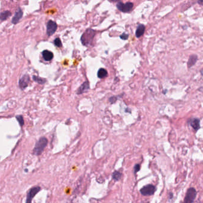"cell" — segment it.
<instances>
[{
	"label": "cell",
	"instance_id": "7",
	"mask_svg": "<svg viewBox=\"0 0 203 203\" xmlns=\"http://www.w3.org/2000/svg\"><path fill=\"white\" fill-rule=\"evenodd\" d=\"M57 29V25L55 22L49 20L47 24V35L48 36H51L56 32Z\"/></svg>",
	"mask_w": 203,
	"mask_h": 203
},
{
	"label": "cell",
	"instance_id": "22",
	"mask_svg": "<svg viewBox=\"0 0 203 203\" xmlns=\"http://www.w3.org/2000/svg\"><path fill=\"white\" fill-rule=\"evenodd\" d=\"M134 173H136L137 172H138L140 170V165L139 164H135V166H134Z\"/></svg>",
	"mask_w": 203,
	"mask_h": 203
},
{
	"label": "cell",
	"instance_id": "10",
	"mask_svg": "<svg viewBox=\"0 0 203 203\" xmlns=\"http://www.w3.org/2000/svg\"><path fill=\"white\" fill-rule=\"evenodd\" d=\"M23 16V12L20 9H18L17 12L16 13L15 16H14L13 18L12 19V23L13 24H17V23L19 22V21L20 20V19Z\"/></svg>",
	"mask_w": 203,
	"mask_h": 203
},
{
	"label": "cell",
	"instance_id": "8",
	"mask_svg": "<svg viewBox=\"0 0 203 203\" xmlns=\"http://www.w3.org/2000/svg\"><path fill=\"white\" fill-rule=\"evenodd\" d=\"M30 81V78L28 75H25L20 79L19 86L21 89H25L28 85V83Z\"/></svg>",
	"mask_w": 203,
	"mask_h": 203
},
{
	"label": "cell",
	"instance_id": "1",
	"mask_svg": "<svg viewBox=\"0 0 203 203\" xmlns=\"http://www.w3.org/2000/svg\"><path fill=\"white\" fill-rule=\"evenodd\" d=\"M94 35L95 31L91 29H88L81 36V41L82 44L85 46H88L91 44Z\"/></svg>",
	"mask_w": 203,
	"mask_h": 203
},
{
	"label": "cell",
	"instance_id": "9",
	"mask_svg": "<svg viewBox=\"0 0 203 203\" xmlns=\"http://www.w3.org/2000/svg\"><path fill=\"white\" fill-rule=\"evenodd\" d=\"M89 82H85L80 86L79 88L77 89V94L80 95L83 94V93L86 92L87 90H89Z\"/></svg>",
	"mask_w": 203,
	"mask_h": 203
},
{
	"label": "cell",
	"instance_id": "15",
	"mask_svg": "<svg viewBox=\"0 0 203 203\" xmlns=\"http://www.w3.org/2000/svg\"><path fill=\"white\" fill-rule=\"evenodd\" d=\"M108 75V72L105 69L101 68L99 70L98 72V76L99 78H104Z\"/></svg>",
	"mask_w": 203,
	"mask_h": 203
},
{
	"label": "cell",
	"instance_id": "21",
	"mask_svg": "<svg viewBox=\"0 0 203 203\" xmlns=\"http://www.w3.org/2000/svg\"><path fill=\"white\" fill-rule=\"evenodd\" d=\"M120 38L123 40H127L128 39V35L126 34L125 33H124V34H122L120 36Z\"/></svg>",
	"mask_w": 203,
	"mask_h": 203
},
{
	"label": "cell",
	"instance_id": "18",
	"mask_svg": "<svg viewBox=\"0 0 203 203\" xmlns=\"http://www.w3.org/2000/svg\"><path fill=\"white\" fill-rule=\"evenodd\" d=\"M33 79L34 81L38 82V83L39 84H43L46 82V80L45 79L39 78V77L38 76H33Z\"/></svg>",
	"mask_w": 203,
	"mask_h": 203
},
{
	"label": "cell",
	"instance_id": "5",
	"mask_svg": "<svg viewBox=\"0 0 203 203\" xmlns=\"http://www.w3.org/2000/svg\"><path fill=\"white\" fill-rule=\"evenodd\" d=\"M133 5H134L132 3H130V2H128V3L125 4L122 3V2H119V3H117L116 7L121 12L127 13L132 10Z\"/></svg>",
	"mask_w": 203,
	"mask_h": 203
},
{
	"label": "cell",
	"instance_id": "14",
	"mask_svg": "<svg viewBox=\"0 0 203 203\" xmlns=\"http://www.w3.org/2000/svg\"><path fill=\"white\" fill-rule=\"evenodd\" d=\"M197 58H197L196 55H192V56L189 57L188 61V67L189 68H191V67H193L195 65L197 60Z\"/></svg>",
	"mask_w": 203,
	"mask_h": 203
},
{
	"label": "cell",
	"instance_id": "6",
	"mask_svg": "<svg viewBox=\"0 0 203 203\" xmlns=\"http://www.w3.org/2000/svg\"><path fill=\"white\" fill-rule=\"evenodd\" d=\"M41 187L39 186H35V187L32 188V189H30V191H29V193H27V199H26V203H31L33 198H34V197L39 193L41 190Z\"/></svg>",
	"mask_w": 203,
	"mask_h": 203
},
{
	"label": "cell",
	"instance_id": "16",
	"mask_svg": "<svg viewBox=\"0 0 203 203\" xmlns=\"http://www.w3.org/2000/svg\"><path fill=\"white\" fill-rule=\"evenodd\" d=\"M11 15V13L10 12H9V11H5V12L2 13L0 14V20H5L7 18L10 17Z\"/></svg>",
	"mask_w": 203,
	"mask_h": 203
},
{
	"label": "cell",
	"instance_id": "12",
	"mask_svg": "<svg viewBox=\"0 0 203 203\" xmlns=\"http://www.w3.org/2000/svg\"><path fill=\"white\" fill-rule=\"evenodd\" d=\"M145 30V26L143 25H140L137 27V29L135 32V35L137 38H140L144 34Z\"/></svg>",
	"mask_w": 203,
	"mask_h": 203
},
{
	"label": "cell",
	"instance_id": "17",
	"mask_svg": "<svg viewBox=\"0 0 203 203\" xmlns=\"http://www.w3.org/2000/svg\"><path fill=\"white\" fill-rule=\"evenodd\" d=\"M121 176H122L121 173H120V172L118 171H115L112 174V178L114 180L118 181L120 180L121 178Z\"/></svg>",
	"mask_w": 203,
	"mask_h": 203
},
{
	"label": "cell",
	"instance_id": "23",
	"mask_svg": "<svg viewBox=\"0 0 203 203\" xmlns=\"http://www.w3.org/2000/svg\"><path fill=\"white\" fill-rule=\"evenodd\" d=\"M116 101V97H112L110 98V99H109V101L112 102V103H113V102Z\"/></svg>",
	"mask_w": 203,
	"mask_h": 203
},
{
	"label": "cell",
	"instance_id": "19",
	"mask_svg": "<svg viewBox=\"0 0 203 203\" xmlns=\"http://www.w3.org/2000/svg\"><path fill=\"white\" fill-rule=\"evenodd\" d=\"M54 44H55V45L56 46L58 47H61L62 46L61 41V39H60L59 38H56V39H55Z\"/></svg>",
	"mask_w": 203,
	"mask_h": 203
},
{
	"label": "cell",
	"instance_id": "11",
	"mask_svg": "<svg viewBox=\"0 0 203 203\" xmlns=\"http://www.w3.org/2000/svg\"><path fill=\"white\" fill-rule=\"evenodd\" d=\"M43 57L46 61H50L54 57V54L52 52L48 50H45L42 52Z\"/></svg>",
	"mask_w": 203,
	"mask_h": 203
},
{
	"label": "cell",
	"instance_id": "2",
	"mask_svg": "<svg viewBox=\"0 0 203 203\" xmlns=\"http://www.w3.org/2000/svg\"><path fill=\"white\" fill-rule=\"evenodd\" d=\"M47 144V140L45 137L40 138L39 141L36 142L35 147H34L33 153L34 155H41L44 150L45 148L46 147Z\"/></svg>",
	"mask_w": 203,
	"mask_h": 203
},
{
	"label": "cell",
	"instance_id": "3",
	"mask_svg": "<svg viewBox=\"0 0 203 203\" xmlns=\"http://www.w3.org/2000/svg\"><path fill=\"white\" fill-rule=\"evenodd\" d=\"M197 196V191L194 188H190L186 191L183 203H194Z\"/></svg>",
	"mask_w": 203,
	"mask_h": 203
},
{
	"label": "cell",
	"instance_id": "20",
	"mask_svg": "<svg viewBox=\"0 0 203 203\" xmlns=\"http://www.w3.org/2000/svg\"><path fill=\"white\" fill-rule=\"evenodd\" d=\"M16 118H17V121L19 122V123H20V126L24 125V120H23V118L22 116H17V117H16Z\"/></svg>",
	"mask_w": 203,
	"mask_h": 203
},
{
	"label": "cell",
	"instance_id": "4",
	"mask_svg": "<svg viewBox=\"0 0 203 203\" xmlns=\"http://www.w3.org/2000/svg\"><path fill=\"white\" fill-rule=\"evenodd\" d=\"M156 191V188L153 185H147L140 189V193L144 196H150L154 194Z\"/></svg>",
	"mask_w": 203,
	"mask_h": 203
},
{
	"label": "cell",
	"instance_id": "13",
	"mask_svg": "<svg viewBox=\"0 0 203 203\" xmlns=\"http://www.w3.org/2000/svg\"><path fill=\"white\" fill-rule=\"evenodd\" d=\"M189 123L195 131H197L200 128V120L198 119H193L190 120Z\"/></svg>",
	"mask_w": 203,
	"mask_h": 203
}]
</instances>
